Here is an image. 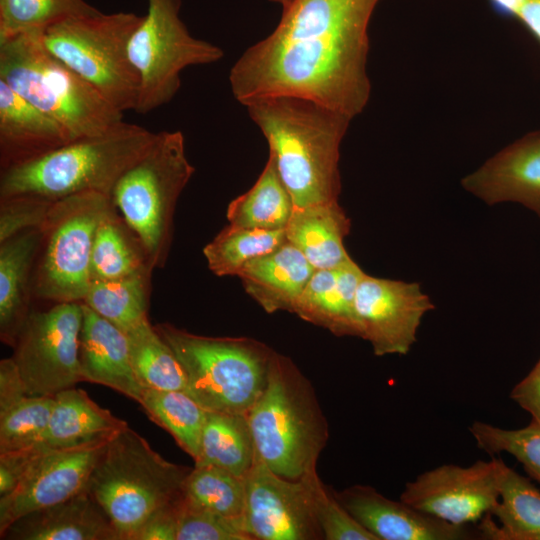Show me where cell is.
Returning a JSON list of instances; mask_svg holds the SVG:
<instances>
[{"instance_id": "6da1fadb", "label": "cell", "mask_w": 540, "mask_h": 540, "mask_svg": "<svg viewBox=\"0 0 540 540\" xmlns=\"http://www.w3.org/2000/svg\"><path fill=\"white\" fill-rule=\"evenodd\" d=\"M379 0H294L276 28L229 72L241 104L265 95L308 98L352 119L371 92L368 26Z\"/></svg>"}, {"instance_id": "7a4b0ae2", "label": "cell", "mask_w": 540, "mask_h": 540, "mask_svg": "<svg viewBox=\"0 0 540 540\" xmlns=\"http://www.w3.org/2000/svg\"><path fill=\"white\" fill-rule=\"evenodd\" d=\"M242 105L265 137L294 207L338 201L340 145L352 118L294 95L259 96Z\"/></svg>"}, {"instance_id": "3957f363", "label": "cell", "mask_w": 540, "mask_h": 540, "mask_svg": "<svg viewBox=\"0 0 540 540\" xmlns=\"http://www.w3.org/2000/svg\"><path fill=\"white\" fill-rule=\"evenodd\" d=\"M247 418L256 457L270 470L291 480L317 472L327 421L309 380L289 358L273 351L266 385Z\"/></svg>"}, {"instance_id": "277c9868", "label": "cell", "mask_w": 540, "mask_h": 540, "mask_svg": "<svg viewBox=\"0 0 540 540\" xmlns=\"http://www.w3.org/2000/svg\"><path fill=\"white\" fill-rule=\"evenodd\" d=\"M156 134L122 121L105 133L70 141L1 170L0 198L35 195L56 201L85 192L110 196L117 180L150 148Z\"/></svg>"}, {"instance_id": "5b68a950", "label": "cell", "mask_w": 540, "mask_h": 540, "mask_svg": "<svg viewBox=\"0 0 540 540\" xmlns=\"http://www.w3.org/2000/svg\"><path fill=\"white\" fill-rule=\"evenodd\" d=\"M0 79L58 122L72 141L124 121L121 111L44 47L40 31L0 41Z\"/></svg>"}, {"instance_id": "8992f818", "label": "cell", "mask_w": 540, "mask_h": 540, "mask_svg": "<svg viewBox=\"0 0 540 540\" xmlns=\"http://www.w3.org/2000/svg\"><path fill=\"white\" fill-rule=\"evenodd\" d=\"M190 470L164 459L126 427L103 448L86 490L107 514L120 540H135L152 514L182 498Z\"/></svg>"}, {"instance_id": "52a82bcc", "label": "cell", "mask_w": 540, "mask_h": 540, "mask_svg": "<svg viewBox=\"0 0 540 540\" xmlns=\"http://www.w3.org/2000/svg\"><path fill=\"white\" fill-rule=\"evenodd\" d=\"M155 329L180 362L194 400L208 411L248 414L266 385L273 350L250 338L201 336L169 323Z\"/></svg>"}, {"instance_id": "ba28073f", "label": "cell", "mask_w": 540, "mask_h": 540, "mask_svg": "<svg viewBox=\"0 0 540 540\" xmlns=\"http://www.w3.org/2000/svg\"><path fill=\"white\" fill-rule=\"evenodd\" d=\"M194 172L183 133L160 131L111 191L113 207L142 244L153 269L165 266L175 207Z\"/></svg>"}, {"instance_id": "9c48e42d", "label": "cell", "mask_w": 540, "mask_h": 540, "mask_svg": "<svg viewBox=\"0 0 540 540\" xmlns=\"http://www.w3.org/2000/svg\"><path fill=\"white\" fill-rule=\"evenodd\" d=\"M142 16L131 12L75 16L40 31L44 47L115 108L135 110L139 76L128 52Z\"/></svg>"}, {"instance_id": "30bf717a", "label": "cell", "mask_w": 540, "mask_h": 540, "mask_svg": "<svg viewBox=\"0 0 540 540\" xmlns=\"http://www.w3.org/2000/svg\"><path fill=\"white\" fill-rule=\"evenodd\" d=\"M110 196L85 192L53 202L40 227L33 297L51 303L82 302L90 287L96 229L112 208Z\"/></svg>"}, {"instance_id": "8fae6325", "label": "cell", "mask_w": 540, "mask_h": 540, "mask_svg": "<svg viewBox=\"0 0 540 540\" xmlns=\"http://www.w3.org/2000/svg\"><path fill=\"white\" fill-rule=\"evenodd\" d=\"M148 10L132 33L128 52L139 76L135 111L147 114L167 103L181 87V73L218 62L223 50L190 34L180 18L181 0H147Z\"/></svg>"}, {"instance_id": "7c38bea8", "label": "cell", "mask_w": 540, "mask_h": 540, "mask_svg": "<svg viewBox=\"0 0 540 540\" xmlns=\"http://www.w3.org/2000/svg\"><path fill=\"white\" fill-rule=\"evenodd\" d=\"M82 319V302L31 310L12 356L28 394L54 396L84 381L79 361Z\"/></svg>"}, {"instance_id": "4fadbf2b", "label": "cell", "mask_w": 540, "mask_h": 540, "mask_svg": "<svg viewBox=\"0 0 540 540\" xmlns=\"http://www.w3.org/2000/svg\"><path fill=\"white\" fill-rule=\"evenodd\" d=\"M321 482L317 472L297 480L281 477L256 457L245 476L243 521L251 540L323 539L316 514Z\"/></svg>"}, {"instance_id": "5bb4252c", "label": "cell", "mask_w": 540, "mask_h": 540, "mask_svg": "<svg viewBox=\"0 0 540 540\" xmlns=\"http://www.w3.org/2000/svg\"><path fill=\"white\" fill-rule=\"evenodd\" d=\"M506 466L494 457L468 467L444 464L407 482L400 500L446 522L470 525L498 503Z\"/></svg>"}, {"instance_id": "9a60e30c", "label": "cell", "mask_w": 540, "mask_h": 540, "mask_svg": "<svg viewBox=\"0 0 540 540\" xmlns=\"http://www.w3.org/2000/svg\"><path fill=\"white\" fill-rule=\"evenodd\" d=\"M434 305L418 283L364 274L356 292L359 337L376 356L407 354L416 342L423 316Z\"/></svg>"}, {"instance_id": "2e32d148", "label": "cell", "mask_w": 540, "mask_h": 540, "mask_svg": "<svg viewBox=\"0 0 540 540\" xmlns=\"http://www.w3.org/2000/svg\"><path fill=\"white\" fill-rule=\"evenodd\" d=\"M104 447L39 450L17 487L0 497V536L22 516L86 490Z\"/></svg>"}, {"instance_id": "e0dca14e", "label": "cell", "mask_w": 540, "mask_h": 540, "mask_svg": "<svg viewBox=\"0 0 540 540\" xmlns=\"http://www.w3.org/2000/svg\"><path fill=\"white\" fill-rule=\"evenodd\" d=\"M340 503L378 540L481 539L478 529L456 525L400 501L375 488L354 485L335 492Z\"/></svg>"}, {"instance_id": "ac0fdd59", "label": "cell", "mask_w": 540, "mask_h": 540, "mask_svg": "<svg viewBox=\"0 0 540 540\" xmlns=\"http://www.w3.org/2000/svg\"><path fill=\"white\" fill-rule=\"evenodd\" d=\"M488 205L516 202L540 218V131L526 134L462 180Z\"/></svg>"}, {"instance_id": "d6986e66", "label": "cell", "mask_w": 540, "mask_h": 540, "mask_svg": "<svg viewBox=\"0 0 540 540\" xmlns=\"http://www.w3.org/2000/svg\"><path fill=\"white\" fill-rule=\"evenodd\" d=\"M79 361L84 381L107 386L139 403L144 387L134 373L126 333L82 302Z\"/></svg>"}, {"instance_id": "ffe728a7", "label": "cell", "mask_w": 540, "mask_h": 540, "mask_svg": "<svg viewBox=\"0 0 540 540\" xmlns=\"http://www.w3.org/2000/svg\"><path fill=\"white\" fill-rule=\"evenodd\" d=\"M0 538L120 540L111 520L87 490L22 516L12 523Z\"/></svg>"}, {"instance_id": "44dd1931", "label": "cell", "mask_w": 540, "mask_h": 540, "mask_svg": "<svg viewBox=\"0 0 540 540\" xmlns=\"http://www.w3.org/2000/svg\"><path fill=\"white\" fill-rule=\"evenodd\" d=\"M70 141L58 122L0 79L1 170L35 159Z\"/></svg>"}, {"instance_id": "7402d4cb", "label": "cell", "mask_w": 540, "mask_h": 540, "mask_svg": "<svg viewBox=\"0 0 540 540\" xmlns=\"http://www.w3.org/2000/svg\"><path fill=\"white\" fill-rule=\"evenodd\" d=\"M364 274L352 258L336 268L315 270L292 313L336 336L359 337L355 298Z\"/></svg>"}, {"instance_id": "603a6c76", "label": "cell", "mask_w": 540, "mask_h": 540, "mask_svg": "<svg viewBox=\"0 0 540 540\" xmlns=\"http://www.w3.org/2000/svg\"><path fill=\"white\" fill-rule=\"evenodd\" d=\"M128 427L127 422L100 407L79 388L54 395L43 447L72 450L105 446Z\"/></svg>"}, {"instance_id": "cb8c5ba5", "label": "cell", "mask_w": 540, "mask_h": 540, "mask_svg": "<svg viewBox=\"0 0 540 540\" xmlns=\"http://www.w3.org/2000/svg\"><path fill=\"white\" fill-rule=\"evenodd\" d=\"M315 272L302 252L286 241L249 261L238 273L245 291L267 312H293Z\"/></svg>"}, {"instance_id": "d4e9b609", "label": "cell", "mask_w": 540, "mask_h": 540, "mask_svg": "<svg viewBox=\"0 0 540 540\" xmlns=\"http://www.w3.org/2000/svg\"><path fill=\"white\" fill-rule=\"evenodd\" d=\"M40 243V228L24 230L0 242V338L11 347L31 312Z\"/></svg>"}, {"instance_id": "484cf974", "label": "cell", "mask_w": 540, "mask_h": 540, "mask_svg": "<svg viewBox=\"0 0 540 540\" xmlns=\"http://www.w3.org/2000/svg\"><path fill=\"white\" fill-rule=\"evenodd\" d=\"M54 396L30 395L15 362L0 361V453L43 447Z\"/></svg>"}, {"instance_id": "4316f807", "label": "cell", "mask_w": 540, "mask_h": 540, "mask_svg": "<svg viewBox=\"0 0 540 540\" xmlns=\"http://www.w3.org/2000/svg\"><path fill=\"white\" fill-rule=\"evenodd\" d=\"M350 228V219L338 201H332L294 207L285 236L315 270L332 269L351 259L344 247Z\"/></svg>"}, {"instance_id": "83f0119b", "label": "cell", "mask_w": 540, "mask_h": 540, "mask_svg": "<svg viewBox=\"0 0 540 540\" xmlns=\"http://www.w3.org/2000/svg\"><path fill=\"white\" fill-rule=\"evenodd\" d=\"M477 529L481 539L540 540V491L506 466L499 501Z\"/></svg>"}, {"instance_id": "f1b7e54d", "label": "cell", "mask_w": 540, "mask_h": 540, "mask_svg": "<svg viewBox=\"0 0 540 540\" xmlns=\"http://www.w3.org/2000/svg\"><path fill=\"white\" fill-rule=\"evenodd\" d=\"M153 270L142 244L112 206L96 229L91 283L150 277Z\"/></svg>"}, {"instance_id": "f546056e", "label": "cell", "mask_w": 540, "mask_h": 540, "mask_svg": "<svg viewBox=\"0 0 540 540\" xmlns=\"http://www.w3.org/2000/svg\"><path fill=\"white\" fill-rule=\"evenodd\" d=\"M293 210L292 197L269 156L254 185L229 203L226 217L235 227L277 231L285 230Z\"/></svg>"}, {"instance_id": "4dcf8cb0", "label": "cell", "mask_w": 540, "mask_h": 540, "mask_svg": "<svg viewBox=\"0 0 540 540\" xmlns=\"http://www.w3.org/2000/svg\"><path fill=\"white\" fill-rule=\"evenodd\" d=\"M255 458L247 415L207 410L195 466L213 465L245 477Z\"/></svg>"}, {"instance_id": "1f68e13d", "label": "cell", "mask_w": 540, "mask_h": 540, "mask_svg": "<svg viewBox=\"0 0 540 540\" xmlns=\"http://www.w3.org/2000/svg\"><path fill=\"white\" fill-rule=\"evenodd\" d=\"M139 404L195 461L199 455L207 410L186 391L144 388Z\"/></svg>"}, {"instance_id": "d6a6232c", "label": "cell", "mask_w": 540, "mask_h": 540, "mask_svg": "<svg viewBox=\"0 0 540 540\" xmlns=\"http://www.w3.org/2000/svg\"><path fill=\"white\" fill-rule=\"evenodd\" d=\"M131 364L144 388L186 391L185 372L149 319L126 332Z\"/></svg>"}, {"instance_id": "836d02e7", "label": "cell", "mask_w": 540, "mask_h": 540, "mask_svg": "<svg viewBox=\"0 0 540 540\" xmlns=\"http://www.w3.org/2000/svg\"><path fill=\"white\" fill-rule=\"evenodd\" d=\"M287 241L285 230L246 229L228 224L203 249L209 269L217 276H237L251 260Z\"/></svg>"}, {"instance_id": "e575fe53", "label": "cell", "mask_w": 540, "mask_h": 540, "mask_svg": "<svg viewBox=\"0 0 540 540\" xmlns=\"http://www.w3.org/2000/svg\"><path fill=\"white\" fill-rule=\"evenodd\" d=\"M150 277L92 282L83 303L125 333L148 319Z\"/></svg>"}, {"instance_id": "d590c367", "label": "cell", "mask_w": 540, "mask_h": 540, "mask_svg": "<svg viewBox=\"0 0 540 540\" xmlns=\"http://www.w3.org/2000/svg\"><path fill=\"white\" fill-rule=\"evenodd\" d=\"M183 499L225 517H243L245 477L213 465L194 466L184 481Z\"/></svg>"}, {"instance_id": "8d00e7d4", "label": "cell", "mask_w": 540, "mask_h": 540, "mask_svg": "<svg viewBox=\"0 0 540 540\" xmlns=\"http://www.w3.org/2000/svg\"><path fill=\"white\" fill-rule=\"evenodd\" d=\"M99 12L85 0H0V41Z\"/></svg>"}, {"instance_id": "74e56055", "label": "cell", "mask_w": 540, "mask_h": 540, "mask_svg": "<svg viewBox=\"0 0 540 540\" xmlns=\"http://www.w3.org/2000/svg\"><path fill=\"white\" fill-rule=\"evenodd\" d=\"M469 430L479 449L491 455L511 454L540 484V424L531 421L526 427L509 430L476 421Z\"/></svg>"}, {"instance_id": "f35d334b", "label": "cell", "mask_w": 540, "mask_h": 540, "mask_svg": "<svg viewBox=\"0 0 540 540\" xmlns=\"http://www.w3.org/2000/svg\"><path fill=\"white\" fill-rule=\"evenodd\" d=\"M177 540H251L243 517L230 518L193 505L180 503Z\"/></svg>"}, {"instance_id": "ab89813d", "label": "cell", "mask_w": 540, "mask_h": 540, "mask_svg": "<svg viewBox=\"0 0 540 540\" xmlns=\"http://www.w3.org/2000/svg\"><path fill=\"white\" fill-rule=\"evenodd\" d=\"M317 520L326 540H378L340 503L335 492L321 482L316 496Z\"/></svg>"}, {"instance_id": "60d3db41", "label": "cell", "mask_w": 540, "mask_h": 540, "mask_svg": "<svg viewBox=\"0 0 540 540\" xmlns=\"http://www.w3.org/2000/svg\"><path fill=\"white\" fill-rule=\"evenodd\" d=\"M53 202L35 195L0 198V242L24 230L40 228Z\"/></svg>"}, {"instance_id": "b9f144b4", "label": "cell", "mask_w": 540, "mask_h": 540, "mask_svg": "<svg viewBox=\"0 0 540 540\" xmlns=\"http://www.w3.org/2000/svg\"><path fill=\"white\" fill-rule=\"evenodd\" d=\"M181 500L182 498L152 514L136 534L135 540H177Z\"/></svg>"}, {"instance_id": "7bdbcfd3", "label": "cell", "mask_w": 540, "mask_h": 540, "mask_svg": "<svg viewBox=\"0 0 540 540\" xmlns=\"http://www.w3.org/2000/svg\"><path fill=\"white\" fill-rule=\"evenodd\" d=\"M44 447L0 453V497L11 493L19 484L36 453Z\"/></svg>"}, {"instance_id": "ee69618b", "label": "cell", "mask_w": 540, "mask_h": 540, "mask_svg": "<svg viewBox=\"0 0 540 540\" xmlns=\"http://www.w3.org/2000/svg\"><path fill=\"white\" fill-rule=\"evenodd\" d=\"M511 399L540 424V359L510 393Z\"/></svg>"}, {"instance_id": "f6af8a7d", "label": "cell", "mask_w": 540, "mask_h": 540, "mask_svg": "<svg viewBox=\"0 0 540 540\" xmlns=\"http://www.w3.org/2000/svg\"><path fill=\"white\" fill-rule=\"evenodd\" d=\"M505 15L518 19L540 42V0H513Z\"/></svg>"}, {"instance_id": "bcb514c9", "label": "cell", "mask_w": 540, "mask_h": 540, "mask_svg": "<svg viewBox=\"0 0 540 540\" xmlns=\"http://www.w3.org/2000/svg\"><path fill=\"white\" fill-rule=\"evenodd\" d=\"M273 3H277L282 6V10L287 8L294 0H268Z\"/></svg>"}]
</instances>
